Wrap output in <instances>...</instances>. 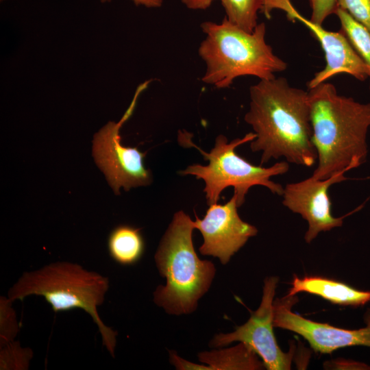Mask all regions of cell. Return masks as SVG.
I'll return each mask as SVG.
<instances>
[{
	"label": "cell",
	"instance_id": "cell-1",
	"mask_svg": "<svg viewBox=\"0 0 370 370\" xmlns=\"http://www.w3.org/2000/svg\"><path fill=\"white\" fill-rule=\"evenodd\" d=\"M249 109L245 121L256 135L253 152H262L260 164L271 158L312 166L317 159L312 140L308 92L291 86L284 77L260 79L249 88Z\"/></svg>",
	"mask_w": 370,
	"mask_h": 370
},
{
	"label": "cell",
	"instance_id": "cell-2",
	"mask_svg": "<svg viewBox=\"0 0 370 370\" xmlns=\"http://www.w3.org/2000/svg\"><path fill=\"white\" fill-rule=\"evenodd\" d=\"M309 90L312 140L318 160L312 177L325 180L358 167L368 153L370 103L340 95L328 82Z\"/></svg>",
	"mask_w": 370,
	"mask_h": 370
},
{
	"label": "cell",
	"instance_id": "cell-3",
	"mask_svg": "<svg viewBox=\"0 0 370 370\" xmlns=\"http://www.w3.org/2000/svg\"><path fill=\"white\" fill-rule=\"evenodd\" d=\"M200 27L206 34L198 49L206 66L201 77L205 84L226 88L238 77L271 79L275 77V73L287 68L267 44L264 23L258 24L252 32L231 23L226 17L221 23L206 21Z\"/></svg>",
	"mask_w": 370,
	"mask_h": 370
},
{
	"label": "cell",
	"instance_id": "cell-4",
	"mask_svg": "<svg viewBox=\"0 0 370 370\" xmlns=\"http://www.w3.org/2000/svg\"><path fill=\"white\" fill-rule=\"evenodd\" d=\"M194 221L184 211L175 212L163 235L154 258L165 286H158L153 301L166 312L180 315L194 312L208 291L215 267L199 258L193 243Z\"/></svg>",
	"mask_w": 370,
	"mask_h": 370
},
{
	"label": "cell",
	"instance_id": "cell-5",
	"mask_svg": "<svg viewBox=\"0 0 370 370\" xmlns=\"http://www.w3.org/2000/svg\"><path fill=\"white\" fill-rule=\"evenodd\" d=\"M108 288V278L77 263L55 262L23 273L9 289L8 297L14 301L30 295L42 296L54 312L82 309L97 324L103 345L114 357L117 332L104 324L97 310Z\"/></svg>",
	"mask_w": 370,
	"mask_h": 370
},
{
	"label": "cell",
	"instance_id": "cell-6",
	"mask_svg": "<svg viewBox=\"0 0 370 370\" xmlns=\"http://www.w3.org/2000/svg\"><path fill=\"white\" fill-rule=\"evenodd\" d=\"M256 137L254 132H250L243 138L228 142L224 135L220 134L216 138L214 147L210 152H206L192 142L189 132L180 130V144L197 149L204 159L208 160V164H190L178 173L182 175H193L197 180H204V192L208 206L217 204L221 192L229 186L234 188L238 208L243 204L246 195L254 186H263L271 193L282 196L284 188L281 184L270 180V178L288 172L289 165L287 162H277L270 167L256 166L238 156L235 151L237 147L252 141Z\"/></svg>",
	"mask_w": 370,
	"mask_h": 370
},
{
	"label": "cell",
	"instance_id": "cell-7",
	"mask_svg": "<svg viewBox=\"0 0 370 370\" xmlns=\"http://www.w3.org/2000/svg\"><path fill=\"white\" fill-rule=\"evenodd\" d=\"M151 82L147 80L137 87L130 106L118 123L109 121L94 136L92 154L95 162L116 195H120L121 187L128 191L152 182L151 173L143 163L146 153L123 145L119 134L122 125L132 115L139 95Z\"/></svg>",
	"mask_w": 370,
	"mask_h": 370
},
{
	"label": "cell",
	"instance_id": "cell-8",
	"mask_svg": "<svg viewBox=\"0 0 370 370\" xmlns=\"http://www.w3.org/2000/svg\"><path fill=\"white\" fill-rule=\"evenodd\" d=\"M279 278L271 276L264 282L261 303L251 314L249 320L228 334H219L210 343L212 347H221L239 341L251 348L259 356L268 370L291 369L295 351L285 353L279 347L273 332V298Z\"/></svg>",
	"mask_w": 370,
	"mask_h": 370
},
{
	"label": "cell",
	"instance_id": "cell-9",
	"mask_svg": "<svg viewBox=\"0 0 370 370\" xmlns=\"http://www.w3.org/2000/svg\"><path fill=\"white\" fill-rule=\"evenodd\" d=\"M295 295H288L273 301V326L295 332L304 337L316 352L330 354L342 347H370V310L366 312V326L347 330L316 322L292 311L297 302Z\"/></svg>",
	"mask_w": 370,
	"mask_h": 370
},
{
	"label": "cell",
	"instance_id": "cell-10",
	"mask_svg": "<svg viewBox=\"0 0 370 370\" xmlns=\"http://www.w3.org/2000/svg\"><path fill=\"white\" fill-rule=\"evenodd\" d=\"M238 208L236 197L233 195L223 205L209 206L202 219L195 214V227L204 238L199 248L202 255L218 258L225 264L249 238L257 234L255 226L241 219Z\"/></svg>",
	"mask_w": 370,
	"mask_h": 370
},
{
	"label": "cell",
	"instance_id": "cell-11",
	"mask_svg": "<svg viewBox=\"0 0 370 370\" xmlns=\"http://www.w3.org/2000/svg\"><path fill=\"white\" fill-rule=\"evenodd\" d=\"M345 173H338L325 180L310 177L290 183L284 188L282 204L290 210L299 214L308 223L305 241L312 242L321 232H326L343 225V219L352 213L335 217L331 212L330 187L348 178Z\"/></svg>",
	"mask_w": 370,
	"mask_h": 370
},
{
	"label": "cell",
	"instance_id": "cell-12",
	"mask_svg": "<svg viewBox=\"0 0 370 370\" xmlns=\"http://www.w3.org/2000/svg\"><path fill=\"white\" fill-rule=\"evenodd\" d=\"M278 9L284 10L290 21H299L308 28L325 53V66L310 80L309 89L341 73L352 75L360 81L369 77V66L356 53L341 30L337 32L328 31L322 25L306 18L295 9L290 0H282Z\"/></svg>",
	"mask_w": 370,
	"mask_h": 370
},
{
	"label": "cell",
	"instance_id": "cell-13",
	"mask_svg": "<svg viewBox=\"0 0 370 370\" xmlns=\"http://www.w3.org/2000/svg\"><path fill=\"white\" fill-rule=\"evenodd\" d=\"M288 295L306 292L341 306H360L370 301V291H360L347 284L320 276L294 275Z\"/></svg>",
	"mask_w": 370,
	"mask_h": 370
},
{
	"label": "cell",
	"instance_id": "cell-14",
	"mask_svg": "<svg viewBox=\"0 0 370 370\" xmlns=\"http://www.w3.org/2000/svg\"><path fill=\"white\" fill-rule=\"evenodd\" d=\"M257 354L247 345L241 343L230 348L202 352L198 354L199 362L206 363V370H258L264 365Z\"/></svg>",
	"mask_w": 370,
	"mask_h": 370
},
{
	"label": "cell",
	"instance_id": "cell-15",
	"mask_svg": "<svg viewBox=\"0 0 370 370\" xmlns=\"http://www.w3.org/2000/svg\"><path fill=\"white\" fill-rule=\"evenodd\" d=\"M107 245L110 257L121 265L138 262L145 249L140 229L126 224L119 225L111 230Z\"/></svg>",
	"mask_w": 370,
	"mask_h": 370
},
{
	"label": "cell",
	"instance_id": "cell-16",
	"mask_svg": "<svg viewBox=\"0 0 370 370\" xmlns=\"http://www.w3.org/2000/svg\"><path fill=\"white\" fill-rule=\"evenodd\" d=\"M226 13V18L247 32H252L258 25V12L263 0H220Z\"/></svg>",
	"mask_w": 370,
	"mask_h": 370
},
{
	"label": "cell",
	"instance_id": "cell-17",
	"mask_svg": "<svg viewBox=\"0 0 370 370\" xmlns=\"http://www.w3.org/2000/svg\"><path fill=\"white\" fill-rule=\"evenodd\" d=\"M341 25V31L350 44L370 68V33L346 10L338 8L335 12ZM370 79V76H369ZM370 88V84H369Z\"/></svg>",
	"mask_w": 370,
	"mask_h": 370
},
{
	"label": "cell",
	"instance_id": "cell-18",
	"mask_svg": "<svg viewBox=\"0 0 370 370\" xmlns=\"http://www.w3.org/2000/svg\"><path fill=\"white\" fill-rule=\"evenodd\" d=\"M33 357L31 349L23 348L17 341H12L1 348V370H26Z\"/></svg>",
	"mask_w": 370,
	"mask_h": 370
},
{
	"label": "cell",
	"instance_id": "cell-19",
	"mask_svg": "<svg viewBox=\"0 0 370 370\" xmlns=\"http://www.w3.org/2000/svg\"><path fill=\"white\" fill-rule=\"evenodd\" d=\"M12 301L8 297L0 298V347L14 341L19 332L16 312L12 308Z\"/></svg>",
	"mask_w": 370,
	"mask_h": 370
},
{
	"label": "cell",
	"instance_id": "cell-20",
	"mask_svg": "<svg viewBox=\"0 0 370 370\" xmlns=\"http://www.w3.org/2000/svg\"><path fill=\"white\" fill-rule=\"evenodd\" d=\"M337 3L370 33V0H337Z\"/></svg>",
	"mask_w": 370,
	"mask_h": 370
},
{
	"label": "cell",
	"instance_id": "cell-21",
	"mask_svg": "<svg viewBox=\"0 0 370 370\" xmlns=\"http://www.w3.org/2000/svg\"><path fill=\"white\" fill-rule=\"evenodd\" d=\"M310 5L312 14L310 20L321 25L328 16L335 14L338 8L337 0H313Z\"/></svg>",
	"mask_w": 370,
	"mask_h": 370
},
{
	"label": "cell",
	"instance_id": "cell-22",
	"mask_svg": "<svg viewBox=\"0 0 370 370\" xmlns=\"http://www.w3.org/2000/svg\"><path fill=\"white\" fill-rule=\"evenodd\" d=\"M186 8L190 10H206L214 0H180Z\"/></svg>",
	"mask_w": 370,
	"mask_h": 370
},
{
	"label": "cell",
	"instance_id": "cell-23",
	"mask_svg": "<svg viewBox=\"0 0 370 370\" xmlns=\"http://www.w3.org/2000/svg\"><path fill=\"white\" fill-rule=\"evenodd\" d=\"M111 0H100L101 3H108ZM136 5H143L148 8H156L162 6L163 0H131Z\"/></svg>",
	"mask_w": 370,
	"mask_h": 370
},
{
	"label": "cell",
	"instance_id": "cell-24",
	"mask_svg": "<svg viewBox=\"0 0 370 370\" xmlns=\"http://www.w3.org/2000/svg\"><path fill=\"white\" fill-rule=\"evenodd\" d=\"M309 1L310 3V4H311V3L313 1V0H309Z\"/></svg>",
	"mask_w": 370,
	"mask_h": 370
},
{
	"label": "cell",
	"instance_id": "cell-25",
	"mask_svg": "<svg viewBox=\"0 0 370 370\" xmlns=\"http://www.w3.org/2000/svg\"><path fill=\"white\" fill-rule=\"evenodd\" d=\"M1 1H3V0H0Z\"/></svg>",
	"mask_w": 370,
	"mask_h": 370
}]
</instances>
